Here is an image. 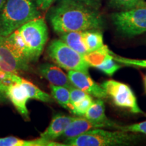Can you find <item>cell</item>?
I'll return each mask as SVG.
<instances>
[{
    "label": "cell",
    "instance_id": "cell-1",
    "mask_svg": "<svg viewBox=\"0 0 146 146\" xmlns=\"http://www.w3.org/2000/svg\"><path fill=\"white\" fill-rule=\"evenodd\" d=\"M47 17L58 35L70 31H101L104 26L99 10L74 1H58L49 11Z\"/></svg>",
    "mask_w": 146,
    "mask_h": 146
},
{
    "label": "cell",
    "instance_id": "cell-2",
    "mask_svg": "<svg viewBox=\"0 0 146 146\" xmlns=\"http://www.w3.org/2000/svg\"><path fill=\"white\" fill-rule=\"evenodd\" d=\"M5 39L16 56L29 64L36 62L48 40V29L43 18H35L24 24Z\"/></svg>",
    "mask_w": 146,
    "mask_h": 146
},
{
    "label": "cell",
    "instance_id": "cell-3",
    "mask_svg": "<svg viewBox=\"0 0 146 146\" xmlns=\"http://www.w3.org/2000/svg\"><path fill=\"white\" fill-rule=\"evenodd\" d=\"M41 16L35 0H6L0 10V36H8L24 24Z\"/></svg>",
    "mask_w": 146,
    "mask_h": 146
},
{
    "label": "cell",
    "instance_id": "cell-4",
    "mask_svg": "<svg viewBox=\"0 0 146 146\" xmlns=\"http://www.w3.org/2000/svg\"><path fill=\"white\" fill-rule=\"evenodd\" d=\"M137 138L136 135L120 130L112 132L95 129L76 137L65 140L64 144L67 146L130 145Z\"/></svg>",
    "mask_w": 146,
    "mask_h": 146
},
{
    "label": "cell",
    "instance_id": "cell-5",
    "mask_svg": "<svg viewBox=\"0 0 146 146\" xmlns=\"http://www.w3.org/2000/svg\"><path fill=\"white\" fill-rule=\"evenodd\" d=\"M48 57L60 68L89 74L90 68L81 54L72 50L60 39L52 40L47 49Z\"/></svg>",
    "mask_w": 146,
    "mask_h": 146
},
{
    "label": "cell",
    "instance_id": "cell-6",
    "mask_svg": "<svg viewBox=\"0 0 146 146\" xmlns=\"http://www.w3.org/2000/svg\"><path fill=\"white\" fill-rule=\"evenodd\" d=\"M111 19L116 30L125 36L133 37L146 33V7L115 12Z\"/></svg>",
    "mask_w": 146,
    "mask_h": 146
},
{
    "label": "cell",
    "instance_id": "cell-7",
    "mask_svg": "<svg viewBox=\"0 0 146 146\" xmlns=\"http://www.w3.org/2000/svg\"><path fill=\"white\" fill-rule=\"evenodd\" d=\"M101 86L115 106L129 109L135 114L143 113L139 107L135 95L129 85L114 80H108L103 82Z\"/></svg>",
    "mask_w": 146,
    "mask_h": 146
},
{
    "label": "cell",
    "instance_id": "cell-8",
    "mask_svg": "<svg viewBox=\"0 0 146 146\" xmlns=\"http://www.w3.org/2000/svg\"><path fill=\"white\" fill-rule=\"evenodd\" d=\"M121 126L117 125L115 122L110 120L106 123H97L87 119L84 116H75L72 123L68 125L60 137L67 140L78 137L87 131L100 128H114L119 130Z\"/></svg>",
    "mask_w": 146,
    "mask_h": 146
},
{
    "label": "cell",
    "instance_id": "cell-9",
    "mask_svg": "<svg viewBox=\"0 0 146 146\" xmlns=\"http://www.w3.org/2000/svg\"><path fill=\"white\" fill-rule=\"evenodd\" d=\"M0 58L1 68L10 74H18L30 69L29 64L16 56L5 41V36H0Z\"/></svg>",
    "mask_w": 146,
    "mask_h": 146
},
{
    "label": "cell",
    "instance_id": "cell-10",
    "mask_svg": "<svg viewBox=\"0 0 146 146\" xmlns=\"http://www.w3.org/2000/svg\"><path fill=\"white\" fill-rule=\"evenodd\" d=\"M67 75L73 86L99 99H104L108 95L101 85L96 83L89 74L75 70H68Z\"/></svg>",
    "mask_w": 146,
    "mask_h": 146
},
{
    "label": "cell",
    "instance_id": "cell-11",
    "mask_svg": "<svg viewBox=\"0 0 146 146\" xmlns=\"http://www.w3.org/2000/svg\"><path fill=\"white\" fill-rule=\"evenodd\" d=\"M5 95L17 112L26 120H30L27 106L30 98L25 87L18 82H11L7 85Z\"/></svg>",
    "mask_w": 146,
    "mask_h": 146
},
{
    "label": "cell",
    "instance_id": "cell-12",
    "mask_svg": "<svg viewBox=\"0 0 146 146\" xmlns=\"http://www.w3.org/2000/svg\"><path fill=\"white\" fill-rule=\"evenodd\" d=\"M38 72L52 85L65 87L68 89L73 86L68 75L61 70L60 67L54 64H41L38 66Z\"/></svg>",
    "mask_w": 146,
    "mask_h": 146
},
{
    "label": "cell",
    "instance_id": "cell-13",
    "mask_svg": "<svg viewBox=\"0 0 146 146\" xmlns=\"http://www.w3.org/2000/svg\"><path fill=\"white\" fill-rule=\"evenodd\" d=\"M75 116H69L62 114L54 115L52 121L45 130L40 135V137L47 141H55L60 137L72 123Z\"/></svg>",
    "mask_w": 146,
    "mask_h": 146
},
{
    "label": "cell",
    "instance_id": "cell-14",
    "mask_svg": "<svg viewBox=\"0 0 146 146\" xmlns=\"http://www.w3.org/2000/svg\"><path fill=\"white\" fill-rule=\"evenodd\" d=\"M12 82H18L22 84L26 89L30 99H33L44 103H52L54 102V99L51 95L42 91L31 82L22 78L18 74H12Z\"/></svg>",
    "mask_w": 146,
    "mask_h": 146
},
{
    "label": "cell",
    "instance_id": "cell-15",
    "mask_svg": "<svg viewBox=\"0 0 146 146\" xmlns=\"http://www.w3.org/2000/svg\"><path fill=\"white\" fill-rule=\"evenodd\" d=\"M65 145L54 141H47L38 138L33 140H25L14 136L0 138V146H60Z\"/></svg>",
    "mask_w": 146,
    "mask_h": 146
},
{
    "label": "cell",
    "instance_id": "cell-16",
    "mask_svg": "<svg viewBox=\"0 0 146 146\" xmlns=\"http://www.w3.org/2000/svg\"><path fill=\"white\" fill-rule=\"evenodd\" d=\"M60 39L72 50L85 56L88 53L83 39V31H70L58 35Z\"/></svg>",
    "mask_w": 146,
    "mask_h": 146
},
{
    "label": "cell",
    "instance_id": "cell-17",
    "mask_svg": "<svg viewBox=\"0 0 146 146\" xmlns=\"http://www.w3.org/2000/svg\"><path fill=\"white\" fill-rule=\"evenodd\" d=\"M51 96L59 104L71 112L74 111V106L71 103L70 98V90L68 88L62 86H56L50 84Z\"/></svg>",
    "mask_w": 146,
    "mask_h": 146
},
{
    "label": "cell",
    "instance_id": "cell-18",
    "mask_svg": "<svg viewBox=\"0 0 146 146\" xmlns=\"http://www.w3.org/2000/svg\"><path fill=\"white\" fill-rule=\"evenodd\" d=\"M84 117L97 123H106L110 120L106 117L105 114L104 102L99 98L93 102Z\"/></svg>",
    "mask_w": 146,
    "mask_h": 146
},
{
    "label": "cell",
    "instance_id": "cell-19",
    "mask_svg": "<svg viewBox=\"0 0 146 146\" xmlns=\"http://www.w3.org/2000/svg\"><path fill=\"white\" fill-rule=\"evenodd\" d=\"M83 39L88 53L95 52L104 46L103 35L100 31H83Z\"/></svg>",
    "mask_w": 146,
    "mask_h": 146
},
{
    "label": "cell",
    "instance_id": "cell-20",
    "mask_svg": "<svg viewBox=\"0 0 146 146\" xmlns=\"http://www.w3.org/2000/svg\"><path fill=\"white\" fill-rule=\"evenodd\" d=\"M110 56V50L108 48L106 45H104L100 50L95 52L88 53L83 56L85 61L90 66V67H96V66L100 64L106 59Z\"/></svg>",
    "mask_w": 146,
    "mask_h": 146
},
{
    "label": "cell",
    "instance_id": "cell-21",
    "mask_svg": "<svg viewBox=\"0 0 146 146\" xmlns=\"http://www.w3.org/2000/svg\"><path fill=\"white\" fill-rule=\"evenodd\" d=\"M110 6L122 11L146 7L145 0H109Z\"/></svg>",
    "mask_w": 146,
    "mask_h": 146
},
{
    "label": "cell",
    "instance_id": "cell-22",
    "mask_svg": "<svg viewBox=\"0 0 146 146\" xmlns=\"http://www.w3.org/2000/svg\"><path fill=\"white\" fill-rule=\"evenodd\" d=\"M95 68L99 69L100 70L104 72L108 76H112L118 69L121 68V65H120L117 62L115 61L112 58V55L110 54V56L107 59H106L100 64L96 66Z\"/></svg>",
    "mask_w": 146,
    "mask_h": 146
},
{
    "label": "cell",
    "instance_id": "cell-23",
    "mask_svg": "<svg viewBox=\"0 0 146 146\" xmlns=\"http://www.w3.org/2000/svg\"><path fill=\"white\" fill-rule=\"evenodd\" d=\"M110 54L115 61L118 63L121 64L129 66L136 67V68H146V60H135L130 59V58H126L122 56H118L114 55L112 52H110Z\"/></svg>",
    "mask_w": 146,
    "mask_h": 146
},
{
    "label": "cell",
    "instance_id": "cell-24",
    "mask_svg": "<svg viewBox=\"0 0 146 146\" xmlns=\"http://www.w3.org/2000/svg\"><path fill=\"white\" fill-rule=\"evenodd\" d=\"M93 102L94 100H93L92 97L89 95L81 101L74 105V108L72 113L76 116H84Z\"/></svg>",
    "mask_w": 146,
    "mask_h": 146
},
{
    "label": "cell",
    "instance_id": "cell-25",
    "mask_svg": "<svg viewBox=\"0 0 146 146\" xmlns=\"http://www.w3.org/2000/svg\"><path fill=\"white\" fill-rule=\"evenodd\" d=\"M69 90H70V102L73 105H74L75 104L78 103V102L81 101L82 100H83L84 98L89 96L86 92L74 86L71 87L69 89Z\"/></svg>",
    "mask_w": 146,
    "mask_h": 146
},
{
    "label": "cell",
    "instance_id": "cell-26",
    "mask_svg": "<svg viewBox=\"0 0 146 146\" xmlns=\"http://www.w3.org/2000/svg\"><path fill=\"white\" fill-rule=\"evenodd\" d=\"M120 131L129 133H141L146 134V121L139 123L133 124V125L120 127Z\"/></svg>",
    "mask_w": 146,
    "mask_h": 146
},
{
    "label": "cell",
    "instance_id": "cell-27",
    "mask_svg": "<svg viewBox=\"0 0 146 146\" xmlns=\"http://www.w3.org/2000/svg\"><path fill=\"white\" fill-rule=\"evenodd\" d=\"M56 1H64V0H56ZM66 1H74L76 2H79L83 4L87 5V6L90 7L91 8L96 9V10H99L101 6L102 0H66Z\"/></svg>",
    "mask_w": 146,
    "mask_h": 146
},
{
    "label": "cell",
    "instance_id": "cell-28",
    "mask_svg": "<svg viewBox=\"0 0 146 146\" xmlns=\"http://www.w3.org/2000/svg\"><path fill=\"white\" fill-rule=\"evenodd\" d=\"M56 0H35L38 8L41 11H46L50 8Z\"/></svg>",
    "mask_w": 146,
    "mask_h": 146
},
{
    "label": "cell",
    "instance_id": "cell-29",
    "mask_svg": "<svg viewBox=\"0 0 146 146\" xmlns=\"http://www.w3.org/2000/svg\"><path fill=\"white\" fill-rule=\"evenodd\" d=\"M12 74H10V73L5 72L0 66V81L5 82V83H11L12 82Z\"/></svg>",
    "mask_w": 146,
    "mask_h": 146
},
{
    "label": "cell",
    "instance_id": "cell-30",
    "mask_svg": "<svg viewBox=\"0 0 146 146\" xmlns=\"http://www.w3.org/2000/svg\"><path fill=\"white\" fill-rule=\"evenodd\" d=\"M8 84L4 82L0 83V102H5L8 100V98L5 95V89Z\"/></svg>",
    "mask_w": 146,
    "mask_h": 146
},
{
    "label": "cell",
    "instance_id": "cell-31",
    "mask_svg": "<svg viewBox=\"0 0 146 146\" xmlns=\"http://www.w3.org/2000/svg\"><path fill=\"white\" fill-rule=\"evenodd\" d=\"M5 1H6V0H0V10H1L3 5H4V3H5Z\"/></svg>",
    "mask_w": 146,
    "mask_h": 146
},
{
    "label": "cell",
    "instance_id": "cell-32",
    "mask_svg": "<svg viewBox=\"0 0 146 146\" xmlns=\"http://www.w3.org/2000/svg\"><path fill=\"white\" fill-rule=\"evenodd\" d=\"M143 85H144V89H145V91L146 93V75L144 76L143 77Z\"/></svg>",
    "mask_w": 146,
    "mask_h": 146
},
{
    "label": "cell",
    "instance_id": "cell-33",
    "mask_svg": "<svg viewBox=\"0 0 146 146\" xmlns=\"http://www.w3.org/2000/svg\"><path fill=\"white\" fill-rule=\"evenodd\" d=\"M1 58H0V66H1Z\"/></svg>",
    "mask_w": 146,
    "mask_h": 146
},
{
    "label": "cell",
    "instance_id": "cell-34",
    "mask_svg": "<svg viewBox=\"0 0 146 146\" xmlns=\"http://www.w3.org/2000/svg\"><path fill=\"white\" fill-rule=\"evenodd\" d=\"M1 82H3V81H0V83H1ZM4 83H5V82H4Z\"/></svg>",
    "mask_w": 146,
    "mask_h": 146
},
{
    "label": "cell",
    "instance_id": "cell-35",
    "mask_svg": "<svg viewBox=\"0 0 146 146\" xmlns=\"http://www.w3.org/2000/svg\"><path fill=\"white\" fill-rule=\"evenodd\" d=\"M145 41H146V39H145Z\"/></svg>",
    "mask_w": 146,
    "mask_h": 146
}]
</instances>
